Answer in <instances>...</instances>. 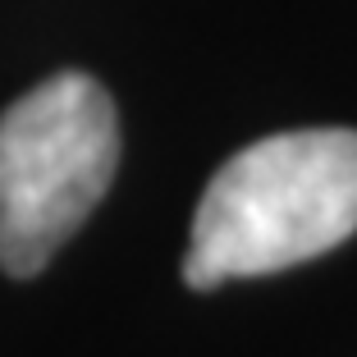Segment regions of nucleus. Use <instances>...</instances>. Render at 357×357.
<instances>
[{
	"label": "nucleus",
	"mask_w": 357,
	"mask_h": 357,
	"mask_svg": "<svg viewBox=\"0 0 357 357\" xmlns=\"http://www.w3.org/2000/svg\"><path fill=\"white\" fill-rule=\"evenodd\" d=\"M357 234V133H275L215 169L197 202L183 284L211 294L234 275H271Z\"/></svg>",
	"instance_id": "f257e3e1"
},
{
	"label": "nucleus",
	"mask_w": 357,
	"mask_h": 357,
	"mask_svg": "<svg viewBox=\"0 0 357 357\" xmlns=\"http://www.w3.org/2000/svg\"><path fill=\"white\" fill-rule=\"evenodd\" d=\"M115 101L96 78L55 74L0 115V266L37 275L110 192Z\"/></svg>",
	"instance_id": "f03ea898"
}]
</instances>
